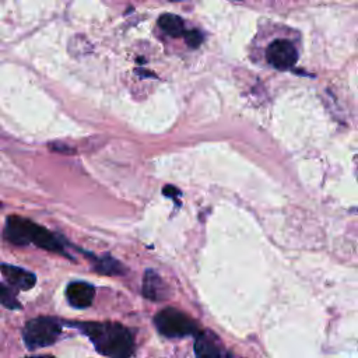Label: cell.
<instances>
[{
  "label": "cell",
  "mask_w": 358,
  "mask_h": 358,
  "mask_svg": "<svg viewBox=\"0 0 358 358\" xmlns=\"http://www.w3.org/2000/svg\"><path fill=\"white\" fill-rule=\"evenodd\" d=\"M77 327L90 338L95 350L106 357H130L134 351L131 333L119 323H78Z\"/></svg>",
  "instance_id": "cell-1"
},
{
  "label": "cell",
  "mask_w": 358,
  "mask_h": 358,
  "mask_svg": "<svg viewBox=\"0 0 358 358\" xmlns=\"http://www.w3.org/2000/svg\"><path fill=\"white\" fill-rule=\"evenodd\" d=\"M4 235L10 242L20 246L34 243L42 249L52 252H62L63 249L59 239L46 228L17 215H11L7 218Z\"/></svg>",
  "instance_id": "cell-2"
},
{
  "label": "cell",
  "mask_w": 358,
  "mask_h": 358,
  "mask_svg": "<svg viewBox=\"0 0 358 358\" xmlns=\"http://www.w3.org/2000/svg\"><path fill=\"white\" fill-rule=\"evenodd\" d=\"M62 333V324L53 317H35L27 322L22 329V340L28 350H38L52 345Z\"/></svg>",
  "instance_id": "cell-3"
},
{
  "label": "cell",
  "mask_w": 358,
  "mask_h": 358,
  "mask_svg": "<svg viewBox=\"0 0 358 358\" xmlns=\"http://www.w3.org/2000/svg\"><path fill=\"white\" fill-rule=\"evenodd\" d=\"M157 330L165 337H186L197 333L196 323L175 308L162 309L154 319Z\"/></svg>",
  "instance_id": "cell-4"
},
{
  "label": "cell",
  "mask_w": 358,
  "mask_h": 358,
  "mask_svg": "<svg viewBox=\"0 0 358 358\" xmlns=\"http://www.w3.org/2000/svg\"><path fill=\"white\" fill-rule=\"evenodd\" d=\"M266 59L277 70H289L298 60V50L291 41L275 39L267 46Z\"/></svg>",
  "instance_id": "cell-5"
},
{
  "label": "cell",
  "mask_w": 358,
  "mask_h": 358,
  "mask_svg": "<svg viewBox=\"0 0 358 358\" xmlns=\"http://www.w3.org/2000/svg\"><path fill=\"white\" fill-rule=\"evenodd\" d=\"M95 296V289L91 284L84 281H73L66 288V298L74 308H88Z\"/></svg>",
  "instance_id": "cell-6"
},
{
  "label": "cell",
  "mask_w": 358,
  "mask_h": 358,
  "mask_svg": "<svg viewBox=\"0 0 358 358\" xmlns=\"http://www.w3.org/2000/svg\"><path fill=\"white\" fill-rule=\"evenodd\" d=\"M1 274L4 277V282L13 289L27 291L35 284V275L21 267L1 264Z\"/></svg>",
  "instance_id": "cell-7"
},
{
  "label": "cell",
  "mask_w": 358,
  "mask_h": 358,
  "mask_svg": "<svg viewBox=\"0 0 358 358\" xmlns=\"http://www.w3.org/2000/svg\"><path fill=\"white\" fill-rule=\"evenodd\" d=\"M194 352L199 357H224L227 355L217 336L211 331L199 333L194 340Z\"/></svg>",
  "instance_id": "cell-8"
},
{
  "label": "cell",
  "mask_w": 358,
  "mask_h": 358,
  "mask_svg": "<svg viewBox=\"0 0 358 358\" xmlns=\"http://www.w3.org/2000/svg\"><path fill=\"white\" fill-rule=\"evenodd\" d=\"M143 294L151 301H162L168 298V287L154 270H145L144 273Z\"/></svg>",
  "instance_id": "cell-9"
},
{
  "label": "cell",
  "mask_w": 358,
  "mask_h": 358,
  "mask_svg": "<svg viewBox=\"0 0 358 358\" xmlns=\"http://www.w3.org/2000/svg\"><path fill=\"white\" fill-rule=\"evenodd\" d=\"M158 25L159 28L169 36L172 38H179L185 35V22L183 20L176 15V14H171V13H165L158 18Z\"/></svg>",
  "instance_id": "cell-10"
},
{
  "label": "cell",
  "mask_w": 358,
  "mask_h": 358,
  "mask_svg": "<svg viewBox=\"0 0 358 358\" xmlns=\"http://www.w3.org/2000/svg\"><path fill=\"white\" fill-rule=\"evenodd\" d=\"M15 289H13L11 287H8L4 281L1 284V303L8 308V309H17L20 308V303L17 302L15 296H14Z\"/></svg>",
  "instance_id": "cell-11"
},
{
  "label": "cell",
  "mask_w": 358,
  "mask_h": 358,
  "mask_svg": "<svg viewBox=\"0 0 358 358\" xmlns=\"http://www.w3.org/2000/svg\"><path fill=\"white\" fill-rule=\"evenodd\" d=\"M185 42L190 46V48H199L203 42V34L199 31V29H190V31H186L185 35Z\"/></svg>",
  "instance_id": "cell-12"
}]
</instances>
